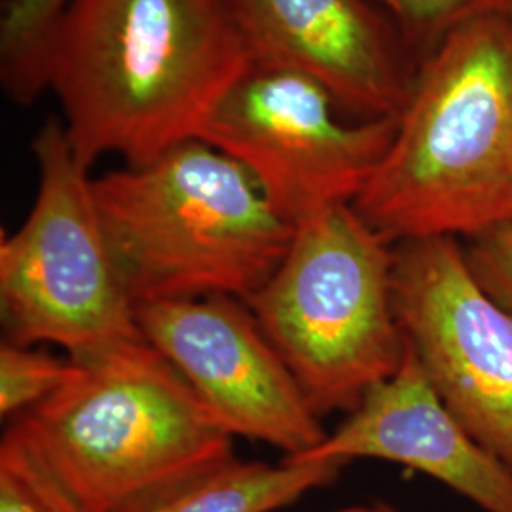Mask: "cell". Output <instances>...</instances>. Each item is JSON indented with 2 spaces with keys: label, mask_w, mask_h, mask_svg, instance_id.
<instances>
[{
  "label": "cell",
  "mask_w": 512,
  "mask_h": 512,
  "mask_svg": "<svg viewBox=\"0 0 512 512\" xmlns=\"http://www.w3.org/2000/svg\"><path fill=\"white\" fill-rule=\"evenodd\" d=\"M76 372L74 361H61L44 351L12 342L0 348V416L25 414L44 403Z\"/></svg>",
  "instance_id": "obj_16"
},
{
  "label": "cell",
  "mask_w": 512,
  "mask_h": 512,
  "mask_svg": "<svg viewBox=\"0 0 512 512\" xmlns=\"http://www.w3.org/2000/svg\"><path fill=\"white\" fill-rule=\"evenodd\" d=\"M393 308L440 401L512 471V311L478 283L458 238L393 247Z\"/></svg>",
  "instance_id": "obj_8"
},
{
  "label": "cell",
  "mask_w": 512,
  "mask_h": 512,
  "mask_svg": "<svg viewBox=\"0 0 512 512\" xmlns=\"http://www.w3.org/2000/svg\"><path fill=\"white\" fill-rule=\"evenodd\" d=\"M260 67L317 80L355 122L399 118L418 63L372 0H226Z\"/></svg>",
  "instance_id": "obj_10"
},
{
  "label": "cell",
  "mask_w": 512,
  "mask_h": 512,
  "mask_svg": "<svg viewBox=\"0 0 512 512\" xmlns=\"http://www.w3.org/2000/svg\"><path fill=\"white\" fill-rule=\"evenodd\" d=\"M385 511L387 512H399L397 509H393V507H389V505H385Z\"/></svg>",
  "instance_id": "obj_19"
},
{
  "label": "cell",
  "mask_w": 512,
  "mask_h": 512,
  "mask_svg": "<svg viewBox=\"0 0 512 512\" xmlns=\"http://www.w3.org/2000/svg\"><path fill=\"white\" fill-rule=\"evenodd\" d=\"M353 209L393 245L512 224V12L459 27L421 63Z\"/></svg>",
  "instance_id": "obj_2"
},
{
  "label": "cell",
  "mask_w": 512,
  "mask_h": 512,
  "mask_svg": "<svg viewBox=\"0 0 512 512\" xmlns=\"http://www.w3.org/2000/svg\"><path fill=\"white\" fill-rule=\"evenodd\" d=\"M393 247L353 205L334 207L296 226L281 266L243 300L317 418L355 412L403 365Z\"/></svg>",
  "instance_id": "obj_5"
},
{
  "label": "cell",
  "mask_w": 512,
  "mask_h": 512,
  "mask_svg": "<svg viewBox=\"0 0 512 512\" xmlns=\"http://www.w3.org/2000/svg\"><path fill=\"white\" fill-rule=\"evenodd\" d=\"M463 247L484 291L512 311V224L495 226L475 238L465 239Z\"/></svg>",
  "instance_id": "obj_17"
},
{
  "label": "cell",
  "mask_w": 512,
  "mask_h": 512,
  "mask_svg": "<svg viewBox=\"0 0 512 512\" xmlns=\"http://www.w3.org/2000/svg\"><path fill=\"white\" fill-rule=\"evenodd\" d=\"M148 344L173 366L232 437L306 456L327 433L247 304L232 296L135 308Z\"/></svg>",
  "instance_id": "obj_9"
},
{
  "label": "cell",
  "mask_w": 512,
  "mask_h": 512,
  "mask_svg": "<svg viewBox=\"0 0 512 512\" xmlns=\"http://www.w3.org/2000/svg\"><path fill=\"white\" fill-rule=\"evenodd\" d=\"M74 365L12 427L78 512H147L238 459L234 437L145 338Z\"/></svg>",
  "instance_id": "obj_3"
},
{
  "label": "cell",
  "mask_w": 512,
  "mask_h": 512,
  "mask_svg": "<svg viewBox=\"0 0 512 512\" xmlns=\"http://www.w3.org/2000/svg\"><path fill=\"white\" fill-rule=\"evenodd\" d=\"M33 154V209L0 243V313L8 342H50L84 361L143 340L110 256L90 169L74 156L63 120L44 122Z\"/></svg>",
  "instance_id": "obj_6"
},
{
  "label": "cell",
  "mask_w": 512,
  "mask_h": 512,
  "mask_svg": "<svg viewBox=\"0 0 512 512\" xmlns=\"http://www.w3.org/2000/svg\"><path fill=\"white\" fill-rule=\"evenodd\" d=\"M71 0H6L0 18V80L18 105H31L46 86V59Z\"/></svg>",
  "instance_id": "obj_13"
},
{
  "label": "cell",
  "mask_w": 512,
  "mask_h": 512,
  "mask_svg": "<svg viewBox=\"0 0 512 512\" xmlns=\"http://www.w3.org/2000/svg\"><path fill=\"white\" fill-rule=\"evenodd\" d=\"M92 188L133 308L207 296L247 300L281 266L296 232L243 165L200 139L93 179Z\"/></svg>",
  "instance_id": "obj_4"
},
{
  "label": "cell",
  "mask_w": 512,
  "mask_h": 512,
  "mask_svg": "<svg viewBox=\"0 0 512 512\" xmlns=\"http://www.w3.org/2000/svg\"><path fill=\"white\" fill-rule=\"evenodd\" d=\"M397 27L418 67L459 27L512 12V0H372Z\"/></svg>",
  "instance_id": "obj_14"
},
{
  "label": "cell",
  "mask_w": 512,
  "mask_h": 512,
  "mask_svg": "<svg viewBox=\"0 0 512 512\" xmlns=\"http://www.w3.org/2000/svg\"><path fill=\"white\" fill-rule=\"evenodd\" d=\"M399 118L355 122L306 74L251 65L198 139L243 165L275 211L300 226L353 205L384 162Z\"/></svg>",
  "instance_id": "obj_7"
},
{
  "label": "cell",
  "mask_w": 512,
  "mask_h": 512,
  "mask_svg": "<svg viewBox=\"0 0 512 512\" xmlns=\"http://www.w3.org/2000/svg\"><path fill=\"white\" fill-rule=\"evenodd\" d=\"M332 512H387L385 511V505H374V507H346V509H340V511Z\"/></svg>",
  "instance_id": "obj_18"
},
{
  "label": "cell",
  "mask_w": 512,
  "mask_h": 512,
  "mask_svg": "<svg viewBox=\"0 0 512 512\" xmlns=\"http://www.w3.org/2000/svg\"><path fill=\"white\" fill-rule=\"evenodd\" d=\"M251 65L226 0H71L46 86L80 164L118 154L141 167L198 139Z\"/></svg>",
  "instance_id": "obj_1"
},
{
  "label": "cell",
  "mask_w": 512,
  "mask_h": 512,
  "mask_svg": "<svg viewBox=\"0 0 512 512\" xmlns=\"http://www.w3.org/2000/svg\"><path fill=\"white\" fill-rule=\"evenodd\" d=\"M346 461H239L220 467L147 512H274L302 495L330 486Z\"/></svg>",
  "instance_id": "obj_12"
},
{
  "label": "cell",
  "mask_w": 512,
  "mask_h": 512,
  "mask_svg": "<svg viewBox=\"0 0 512 512\" xmlns=\"http://www.w3.org/2000/svg\"><path fill=\"white\" fill-rule=\"evenodd\" d=\"M0 512H78L12 425L0 442Z\"/></svg>",
  "instance_id": "obj_15"
},
{
  "label": "cell",
  "mask_w": 512,
  "mask_h": 512,
  "mask_svg": "<svg viewBox=\"0 0 512 512\" xmlns=\"http://www.w3.org/2000/svg\"><path fill=\"white\" fill-rule=\"evenodd\" d=\"M382 459L431 476L484 512H512V471L440 401L406 344L401 368L368 391L332 435L289 461Z\"/></svg>",
  "instance_id": "obj_11"
}]
</instances>
